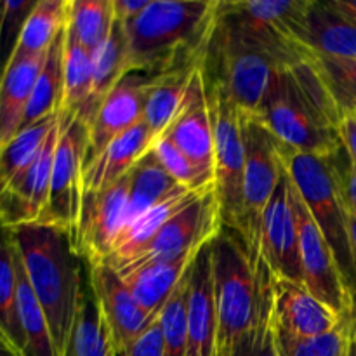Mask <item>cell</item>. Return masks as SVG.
<instances>
[{
  "label": "cell",
  "mask_w": 356,
  "mask_h": 356,
  "mask_svg": "<svg viewBox=\"0 0 356 356\" xmlns=\"http://www.w3.org/2000/svg\"><path fill=\"white\" fill-rule=\"evenodd\" d=\"M218 13L219 0H152L124 24L129 72L159 76L204 63Z\"/></svg>",
  "instance_id": "obj_1"
},
{
  "label": "cell",
  "mask_w": 356,
  "mask_h": 356,
  "mask_svg": "<svg viewBox=\"0 0 356 356\" xmlns=\"http://www.w3.org/2000/svg\"><path fill=\"white\" fill-rule=\"evenodd\" d=\"M252 117L291 152L318 156L343 152V117L308 59L294 63L277 76Z\"/></svg>",
  "instance_id": "obj_2"
},
{
  "label": "cell",
  "mask_w": 356,
  "mask_h": 356,
  "mask_svg": "<svg viewBox=\"0 0 356 356\" xmlns=\"http://www.w3.org/2000/svg\"><path fill=\"white\" fill-rule=\"evenodd\" d=\"M216 298V356H232L236 344L273 318L275 277L261 263L256 268L238 233L222 226L211 240Z\"/></svg>",
  "instance_id": "obj_3"
},
{
  "label": "cell",
  "mask_w": 356,
  "mask_h": 356,
  "mask_svg": "<svg viewBox=\"0 0 356 356\" xmlns=\"http://www.w3.org/2000/svg\"><path fill=\"white\" fill-rule=\"evenodd\" d=\"M9 232L61 356L87 282L82 278V257L68 233L56 226L31 225Z\"/></svg>",
  "instance_id": "obj_4"
},
{
  "label": "cell",
  "mask_w": 356,
  "mask_h": 356,
  "mask_svg": "<svg viewBox=\"0 0 356 356\" xmlns=\"http://www.w3.org/2000/svg\"><path fill=\"white\" fill-rule=\"evenodd\" d=\"M306 58L275 51L250 40L219 19L205 52L204 76L225 90L243 115L257 113L277 76Z\"/></svg>",
  "instance_id": "obj_5"
},
{
  "label": "cell",
  "mask_w": 356,
  "mask_h": 356,
  "mask_svg": "<svg viewBox=\"0 0 356 356\" xmlns=\"http://www.w3.org/2000/svg\"><path fill=\"white\" fill-rule=\"evenodd\" d=\"M343 156L344 149L337 155L318 156L291 152L282 145L285 170L308 207L313 221L329 242L341 275L356 305V275L350 240V209L344 191V174L350 160L343 163L341 160Z\"/></svg>",
  "instance_id": "obj_6"
},
{
  "label": "cell",
  "mask_w": 356,
  "mask_h": 356,
  "mask_svg": "<svg viewBox=\"0 0 356 356\" xmlns=\"http://www.w3.org/2000/svg\"><path fill=\"white\" fill-rule=\"evenodd\" d=\"M243 141H245V176H243L242 225L243 240L250 261L256 268L264 263L261 257L263 218L285 174L282 159V143L254 117L243 115Z\"/></svg>",
  "instance_id": "obj_7"
},
{
  "label": "cell",
  "mask_w": 356,
  "mask_h": 356,
  "mask_svg": "<svg viewBox=\"0 0 356 356\" xmlns=\"http://www.w3.org/2000/svg\"><path fill=\"white\" fill-rule=\"evenodd\" d=\"M205 89L214 134V193L218 198L219 218L225 228L238 233L242 225L245 176L243 113L219 86L205 80Z\"/></svg>",
  "instance_id": "obj_8"
},
{
  "label": "cell",
  "mask_w": 356,
  "mask_h": 356,
  "mask_svg": "<svg viewBox=\"0 0 356 356\" xmlns=\"http://www.w3.org/2000/svg\"><path fill=\"white\" fill-rule=\"evenodd\" d=\"M221 228L218 198L214 191H209L174 216L134 256L110 266L124 277L141 268L170 263L179 257L197 254L221 232Z\"/></svg>",
  "instance_id": "obj_9"
},
{
  "label": "cell",
  "mask_w": 356,
  "mask_h": 356,
  "mask_svg": "<svg viewBox=\"0 0 356 356\" xmlns=\"http://www.w3.org/2000/svg\"><path fill=\"white\" fill-rule=\"evenodd\" d=\"M312 0L219 2V19L250 40L306 58L301 47Z\"/></svg>",
  "instance_id": "obj_10"
},
{
  "label": "cell",
  "mask_w": 356,
  "mask_h": 356,
  "mask_svg": "<svg viewBox=\"0 0 356 356\" xmlns=\"http://www.w3.org/2000/svg\"><path fill=\"white\" fill-rule=\"evenodd\" d=\"M86 149L87 125L79 117L61 115V131L52 162L49 204L40 225L56 226L66 232L73 240V245L83 200Z\"/></svg>",
  "instance_id": "obj_11"
},
{
  "label": "cell",
  "mask_w": 356,
  "mask_h": 356,
  "mask_svg": "<svg viewBox=\"0 0 356 356\" xmlns=\"http://www.w3.org/2000/svg\"><path fill=\"white\" fill-rule=\"evenodd\" d=\"M291 197L298 219L299 261H301L302 285L315 298L325 302L330 309L343 318H350L355 308V298L351 296L337 261L334 257L329 242L313 221L308 207L291 179Z\"/></svg>",
  "instance_id": "obj_12"
},
{
  "label": "cell",
  "mask_w": 356,
  "mask_h": 356,
  "mask_svg": "<svg viewBox=\"0 0 356 356\" xmlns=\"http://www.w3.org/2000/svg\"><path fill=\"white\" fill-rule=\"evenodd\" d=\"M129 174L101 191L83 193L75 250L87 268L106 263L129 219Z\"/></svg>",
  "instance_id": "obj_13"
},
{
  "label": "cell",
  "mask_w": 356,
  "mask_h": 356,
  "mask_svg": "<svg viewBox=\"0 0 356 356\" xmlns=\"http://www.w3.org/2000/svg\"><path fill=\"white\" fill-rule=\"evenodd\" d=\"M59 131H61V115H59L58 125L47 136L33 162L0 195V228L2 229H16L21 226L40 225L44 221Z\"/></svg>",
  "instance_id": "obj_14"
},
{
  "label": "cell",
  "mask_w": 356,
  "mask_h": 356,
  "mask_svg": "<svg viewBox=\"0 0 356 356\" xmlns=\"http://www.w3.org/2000/svg\"><path fill=\"white\" fill-rule=\"evenodd\" d=\"M87 277L113 353L122 355L155 320L146 315L124 278L108 263L90 266Z\"/></svg>",
  "instance_id": "obj_15"
},
{
  "label": "cell",
  "mask_w": 356,
  "mask_h": 356,
  "mask_svg": "<svg viewBox=\"0 0 356 356\" xmlns=\"http://www.w3.org/2000/svg\"><path fill=\"white\" fill-rule=\"evenodd\" d=\"M155 76L146 73H129L106 99L87 125L86 163L89 165L110 143L120 138L145 118V106Z\"/></svg>",
  "instance_id": "obj_16"
},
{
  "label": "cell",
  "mask_w": 356,
  "mask_h": 356,
  "mask_svg": "<svg viewBox=\"0 0 356 356\" xmlns=\"http://www.w3.org/2000/svg\"><path fill=\"white\" fill-rule=\"evenodd\" d=\"M261 257L275 278L302 285L298 219L292 205L291 177L287 170L264 212Z\"/></svg>",
  "instance_id": "obj_17"
},
{
  "label": "cell",
  "mask_w": 356,
  "mask_h": 356,
  "mask_svg": "<svg viewBox=\"0 0 356 356\" xmlns=\"http://www.w3.org/2000/svg\"><path fill=\"white\" fill-rule=\"evenodd\" d=\"M273 318L280 332L296 339H313L336 330L346 318L337 315L305 285L275 278Z\"/></svg>",
  "instance_id": "obj_18"
},
{
  "label": "cell",
  "mask_w": 356,
  "mask_h": 356,
  "mask_svg": "<svg viewBox=\"0 0 356 356\" xmlns=\"http://www.w3.org/2000/svg\"><path fill=\"white\" fill-rule=\"evenodd\" d=\"M165 136L198 169L214 177V134L202 65L195 70L183 110Z\"/></svg>",
  "instance_id": "obj_19"
},
{
  "label": "cell",
  "mask_w": 356,
  "mask_h": 356,
  "mask_svg": "<svg viewBox=\"0 0 356 356\" xmlns=\"http://www.w3.org/2000/svg\"><path fill=\"white\" fill-rule=\"evenodd\" d=\"M209 243L198 250L188 275V356H216L218 320Z\"/></svg>",
  "instance_id": "obj_20"
},
{
  "label": "cell",
  "mask_w": 356,
  "mask_h": 356,
  "mask_svg": "<svg viewBox=\"0 0 356 356\" xmlns=\"http://www.w3.org/2000/svg\"><path fill=\"white\" fill-rule=\"evenodd\" d=\"M155 141L156 134L143 120L110 143L89 165L83 167V193L101 191L124 179L153 148Z\"/></svg>",
  "instance_id": "obj_21"
},
{
  "label": "cell",
  "mask_w": 356,
  "mask_h": 356,
  "mask_svg": "<svg viewBox=\"0 0 356 356\" xmlns=\"http://www.w3.org/2000/svg\"><path fill=\"white\" fill-rule=\"evenodd\" d=\"M301 47L306 54L356 59V23L329 0H312Z\"/></svg>",
  "instance_id": "obj_22"
},
{
  "label": "cell",
  "mask_w": 356,
  "mask_h": 356,
  "mask_svg": "<svg viewBox=\"0 0 356 356\" xmlns=\"http://www.w3.org/2000/svg\"><path fill=\"white\" fill-rule=\"evenodd\" d=\"M45 56L47 52L33 58L13 59L6 75L0 80V152L21 132Z\"/></svg>",
  "instance_id": "obj_23"
},
{
  "label": "cell",
  "mask_w": 356,
  "mask_h": 356,
  "mask_svg": "<svg viewBox=\"0 0 356 356\" xmlns=\"http://www.w3.org/2000/svg\"><path fill=\"white\" fill-rule=\"evenodd\" d=\"M209 191H190L186 188L176 191L174 195H170L169 198H165L163 202H160L155 207L148 209L146 212H143L141 216H138L136 219H132L131 222L124 226L120 236H118L117 243H115V249L111 252L110 259L106 261L108 264H118L122 261L129 259L131 256H134L139 249L146 245L174 216L179 214L181 211L188 207V205L193 204L197 198H200L202 195L209 193Z\"/></svg>",
  "instance_id": "obj_24"
},
{
  "label": "cell",
  "mask_w": 356,
  "mask_h": 356,
  "mask_svg": "<svg viewBox=\"0 0 356 356\" xmlns=\"http://www.w3.org/2000/svg\"><path fill=\"white\" fill-rule=\"evenodd\" d=\"M129 45L124 24L115 19L113 30L103 47L92 56V90L79 118L90 124L99 104L129 75Z\"/></svg>",
  "instance_id": "obj_25"
},
{
  "label": "cell",
  "mask_w": 356,
  "mask_h": 356,
  "mask_svg": "<svg viewBox=\"0 0 356 356\" xmlns=\"http://www.w3.org/2000/svg\"><path fill=\"white\" fill-rule=\"evenodd\" d=\"M197 254L179 257V259L170 261V263L141 268V270H136L122 277L134 294L136 301L139 302V306L145 309L149 318H159L163 306L174 294L184 275L188 273Z\"/></svg>",
  "instance_id": "obj_26"
},
{
  "label": "cell",
  "mask_w": 356,
  "mask_h": 356,
  "mask_svg": "<svg viewBox=\"0 0 356 356\" xmlns=\"http://www.w3.org/2000/svg\"><path fill=\"white\" fill-rule=\"evenodd\" d=\"M202 63L155 76L145 106V124L160 138L169 131L186 101L195 70Z\"/></svg>",
  "instance_id": "obj_27"
},
{
  "label": "cell",
  "mask_w": 356,
  "mask_h": 356,
  "mask_svg": "<svg viewBox=\"0 0 356 356\" xmlns=\"http://www.w3.org/2000/svg\"><path fill=\"white\" fill-rule=\"evenodd\" d=\"M66 26L56 37L49 47L45 63L42 66L38 79L35 82L26 115L23 120V129L31 127L45 118L61 115L63 106V56H65Z\"/></svg>",
  "instance_id": "obj_28"
},
{
  "label": "cell",
  "mask_w": 356,
  "mask_h": 356,
  "mask_svg": "<svg viewBox=\"0 0 356 356\" xmlns=\"http://www.w3.org/2000/svg\"><path fill=\"white\" fill-rule=\"evenodd\" d=\"M16 247V243H14ZM17 264V318L23 334V356H58L47 318L28 282L16 249Z\"/></svg>",
  "instance_id": "obj_29"
},
{
  "label": "cell",
  "mask_w": 356,
  "mask_h": 356,
  "mask_svg": "<svg viewBox=\"0 0 356 356\" xmlns=\"http://www.w3.org/2000/svg\"><path fill=\"white\" fill-rule=\"evenodd\" d=\"M129 186H131V191H129L131 198H129L127 222H131L148 209L159 205L176 191L183 190V186H179L163 169L152 149L129 172Z\"/></svg>",
  "instance_id": "obj_30"
},
{
  "label": "cell",
  "mask_w": 356,
  "mask_h": 356,
  "mask_svg": "<svg viewBox=\"0 0 356 356\" xmlns=\"http://www.w3.org/2000/svg\"><path fill=\"white\" fill-rule=\"evenodd\" d=\"M61 356H115L110 336L90 289L89 277Z\"/></svg>",
  "instance_id": "obj_31"
},
{
  "label": "cell",
  "mask_w": 356,
  "mask_h": 356,
  "mask_svg": "<svg viewBox=\"0 0 356 356\" xmlns=\"http://www.w3.org/2000/svg\"><path fill=\"white\" fill-rule=\"evenodd\" d=\"M70 0H38L23 28L13 59L45 54L68 23Z\"/></svg>",
  "instance_id": "obj_32"
},
{
  "label": "cell",
  "mask_w": 356,
  "mask_h": 356,
  "mask_svg": "<svg viewBox=\"0 0 356 356\" xmlns=\"http://www.w3.org/2000/svg\"><path fill=\"white\" fill-rule=\"evenodd\" d=\"M92 90V54L76 42L66 23L63 56V106L61 115L79 117Z\"/></svg>",
  "instance_id": "obj_33"
},
{
  "label": "cell",
  "mask_w": 356,
  "mask_h": 356,
  "mask_svg": "<svg viewBox=\"0 0 356 356\" xmlns=\"http://www.w3.org/2000/svg\"><path fill=\"white\" fill-rule=\"evenodd\" d=\"M113 24V0H70L68 31L92 56L108 40Z\"/></svg>",
  "instance_id": "obj_34"
},
{
  "label": "cell",
  "mask_w": 356,
  "mask_h": 356,
  "mask_svg": "<svg viewBox=\"0 0 356 356\" xmlns=\"http://www.w3.org/2000/svg\"><path fill=\"white\" fill-rule=\"evenodd\" d=\"M0 336L23 355V334L17 318L16 247L9 229L0 235Z\"/></svg>",
  "instance_id": "obj_35"
},
{
  "label": "cell",
  "mask_w": 356,
  "mask_h": 356,
  "mask_svg": "<svg viewBox=\"0 0 356 356\" xmlns=\"http://www.w3.org/2000/svg\"><path fill=\"white\" fill-rule=\"evenodd\" d=\"M58 122L59 115H56V117L45 118V120L38 122V124L31 125V127L23 129L0 152V195L33 162V159L40 152L45 139L51 134L52 129L58 125Z\"/></svg>",
  "instance_id": "obj_36"
},
{
  "label": "cell",
  "mask_w": 356,
  "mask_h": 356,
  "mask_svg": "<svg viewBox=\"0 0 356 356\" xmlns=\"http://www.w3.org/2000/svg\"><path fill=\"white\" fill-rule=\"evenodd\" d=\"M341 117L356 115V59L306 54Z\"/></svg>",
  "instance_id": "obj_37"
},
{
  "label": "cell",
  "mask_w": 356,
  "mask_h": 356,
  "mask_svg": "<svg viewBox=\"0 0 356 356\" xmlns=\"http://www.w3.org/2000/svg\"><path fill=\"white\" fill-rule=\"evenodd\" d=\"M188 275H190V270L184 275L169 301L165 302L159 316L163 336V356H188Z\"/></svg>",
  "instance_id": "obj_38"
},
{
  "label": "cell",
  "mask_w": 356,
  "mask_h": 356,
  "mask_svg": "<svg viewBox=\"0 0 356 356\" xmlns=\"http://www.w3.org/2000/svg\"><path fill=\"white\" fill-rule=\"evenodd\" d=\"M152 152L179 186L190 191L214 190V177L198 169L165 134L156 138Z\"/></svg>",
  "instance_id": "obj_39"
},
{
  "label": "cell",
  "mask_w": 356,
  "mask_h": 356,
  "mask_svg": "<svg viewBox=\"0 0 356 356\" xmlns=\"http://www.w3.org/2000/svg\"><path fill=\"white\" fill-rule=\"evenodd\" d=\"M38 0H0V80L13 63L23 28Z\"/></svg>",
  "instance_id": "obj_40"
},
{
  "label": "cell",
  "mask_w": 356,
  "mask_h": 356,
  "mask_svg": "<svg viewBox=\"0 0 356 356\" xmlns=\"http://www.w3.org/2000/svg\"><path fill=\"white\" fill-rule=\"evenodd\" d=\"M348 320L336 330L313 339H296L277 330V343L280 356H343L344 339L348 332ZM277 329V327H275Z\"/></svg>",
  "instance_id": "obj_41"
},
{
  "label": "cell",
  "mask_w": 356,
  "mask_h": 356,
  "mask_svg": "<svg viewBox=\"0 0 356 356\" xmlns=\"http://www.w3.org/2000/svg\"><path fill=\"white\" fill-rule=\"evenodd\" d=\"M232 356H280L277 343V329H275V318L268 320L266 323L254 329L247 334L238 344Z\"/></svg>",
  "instance_id": "obj_42"
},
{
  "label": "cell",
  "mask_w": 356,
  "mask_h": 356,
  "mask_svg": "<svg viewBox=\"0 0 356 356\" xmlns=\"http://www.w3.org/2000/svg\"><path fill=\"white\" fill-rule=\"evenodd\" d=\"M118 356H163V336L159 318Z\"/></svg>",
  "instance_id": "obj_43"
},
{
  "label": "cell",
  "mask_w": 356,
  "mask_h": 356,
  "mask_svg": "<svg viewBox=\"0 0 356 356\" xmlns=\"http://www.w3.org/2000/svg\"><path fill=\"white\" fill-rule=\"evenodd\" d=\"M339 138L351 165H356V115H348L339 124Z\"/></svg>",
  "instance_id": "obj_44"
},
{
  "label": "cell",
  "mask_w": 356,
  "mask_h": 356,
  "mask_svg": "<svg viewBox=\"0 0 356 356\" xmlns=\"http://www.w3.org/2000/svg\"><path fill=\"white\" fill-rule=\"evenodd\" d=\"M149 2L152 0H113L115 19L122 24L131 23L149 6Z\"/></svg>",
  "instance_id": "obj_45"
},
{
  "label": "cell",
  "mask_w": 356,
  "mask_h": 356,
  "mask_svg": "<svg viewBox=\"0 0 356 356\" xmlns=\"http://www.w3.org/2000/svg\"><path fill=\"white\" fill-rule=\"evenodd\" d=\"M344 191H346L348 209L356 218V165L348 163L346 174H344Z\"/></svg>",
  "instance_id": "obj_46"
},
{
  "label": "cell",
  "mask_w": 356,
  "mask_h": 356,
  "mask_svg": "<svg viewBox=\"0 0 356 356\" xmlns=\"http://www.w3.org/2000/svg\"><path fill=\"white\" fill-rule=\"evenodd\" d=\"M341 14L356 23V0H329Z\"/></svg>",
  "instance_id": "obj_47"
},
{
  "label": "cell",
  "mask_w": 356,
  "mask_h": 356,
  "mask_svg": "<svg viewBox=\"0 0 356 356\" xmlns=\"http://www.w3.org/2000/svg\"><path fill=\"white\" fill-rule=\"evenodd\" d=\"M343 356H356V330L350 323V320H348V332L346 339H344Z\"/></svg>",
  "instance_id": "obj_48"
},
{
  "label": "cell",
  "mask_w": 356,
  "mask_h": 356,
  "mask_svg": "<svg viewBox=\"0 0 356 356\" xmlns=\"http://www.w3.org/2000/svg\"><path fill=\"white\" fill-rule=\"evenodd\" d=\"M350 240H351V256H353V268L356 275V218L350 212Z\"/></svg>",
  "instance_id": "obj_49"
},
{
  "label": "cell",
  "mask_w": 356,
  "mask_h": 356,
  "mask_svg": "<svg viewBox=\"0 0 356 356\" xmlns=\"http://www.w3.org/2000/svg\"><path fill=\"white\" fill-rule=\"evenodd\" d=\"M0 356H23L10 343H7L2 336H0Z\"/></svg>",
  "instance_id": "obj_50"
},
{
  "label": "cell",
  "mask_w": 356,
  "mask_h": 356,
  "mask_svg": "<svg viewBox=\"0 0 356 356\" xmlns=\"http://www.w3.org/2000/svg\"><path fill=\"white\" fill-rule=\"evenodd\" d=\"M350 323H351V325H353V329L356 330V305H355V308H353V313H351V316H350Z\"/></svg>",
  "instance_id": "obj_51"
},
{
  "label": "cell",
  "mask_w": 356,
  "mask_h": 356,
  "mask_svg": "<svg viewBox=\"0 0 356 356\" xmlns=\"http://www.w3.org/2000/svg\"><path fill=\"white\" fill-rule=\"evenodd\" d=\"M2 232H3V229H2V228H0V235H2Z\"/></svg>",
  "instance_id": "obj_52"
}]
</instances>
